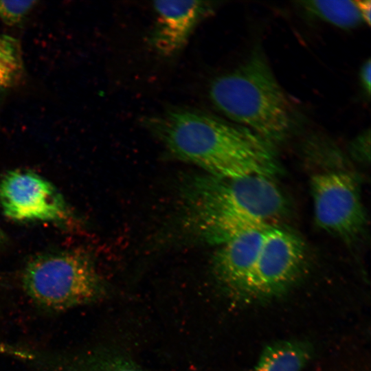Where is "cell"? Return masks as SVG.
<instances>
[{
  "mask_svg": "<svg viewBox=\"0 0 371 371\" xmlns=\"http://www.w3.org/2000/svg\"><path fill=\"white\" fill-rule=\"evenodd\" d=\"M348 151L354 160L361 164H369L370 159V131L369 128L361 132L350 142Z\"/></svg>",
  "mask_w": 371,
  "mask_h": 371,
  "instance_id": "15",
  "label": "cell"
},
{
  "mask_svg": "<svg viewBox=\"0 0 371 371\" xmlns=\"http://www.w3.org/2000/svg\"><path fill=\"white\" fill-rule=\"evenodd\" d=\"M327 166L311 174L310 187L314 216L317 225L345 240L357 238L367 225L360 183L356 175L344 166Z\"/></svg>",
  "mask_w": 371,
  "mask_h": 371,
  "instance_id": "5",
  "label": "cell"
},
{
  "mask_svg": "<svg viewBox=\"0 0 371 371\" xmlns=\"http://www.w3.org/2000/svg\"><path fill=\"white\" fill-rule=\"evenodd\" d=\"M313 355L305 341H280L268 345L251 371H301Z\"/></svg>",
  "mask_w": 371,
  "mask_h": 371,
  "instance_id": "11",
  "label": "cell"
},
{
  "mask_svg": "<svg viewBox=\"0 0 371 371\" xmlns=\"http://www.w3.org/2000/svg\"><path fill=\"white\" fill-rule=\"evenodd\" d=\"M269 227L250 229L218 245L213 256L214 275L223 289L236 300L252 269Z\"/></svg>",
  "mask_w": 371,
  "mask_h": 371,
  "instance_id": "9",
  "label": "cell"
},
{
  "mask_svg": "<svg viewBox=\"0 0 371 371\" xmlns=\"http://www.w3.org/2000/svg\"><path fill=\"white\" fill-rule=\"evenodd\" d=\"M209 95L227 118L273 146L284 141L291 131L290 102L260 48L256 47L233 70L215 78Z\"/></svg>",
  "mask_w": 371,
  "mask_h": 371,
  "instance_id": "3",
  "label": "cell"
},
{
  "mask_svg": "<svg viewBox=\"0 0 371 371\" xmlns=\"http://www.w3.org/2000/svg\"><path fill=\"white\" fill-rule=\"evenodd\" d=\"M1 238V231H0V238Z\"/></svg>",
  "mask_w": 371,
  "mask_h": 371,
  "instance_id": "18",
  "label": "cell"
},
{
  "mask_svg": "<svg viewBox=\"0 0 371 371\" xmlns=\"http://www.w3.org/2000/svg\"><path fill=\"white\" fill-rule=\"evenodd\" d=\"M33 366L39 371H143L123 353L107 348L74 353L39 351Z\"/></svg>",
  "mask_w": 371,
  "mask_h": 371,
  "instance_id": "10",
  "label": "cell"
},
{
  "mask_svg": "<svg viewBox=\"0 0 371 371\" xmlns=\"http://www.w3.org/2000/svg\"><path fill=\"white\" fill-rule=\"evenodd\" d=\"M143 122L173 157L208 175L273 178L281 170L273 144L249 128L214 115L178 108Z\"/></svg>",
  "mask_w": 371,
  "mask_h": 371,
  "instance_id": "1",
  "label": "cell"
},
{
  "mask_svg": "<svg viewBox=\"0 0 371 371\" xmlns=\"http://www.w3.org/2000/svg\"><path fill=\"white\" fill-rule=\"evenodd\" d=\"M205 1H159L153 3L155 21L150 36L153 49L164 57L177 55L196 26L215 11Z\"/></svg>",
  "mask_w": 371,
  "mask_h": 371,
  "instance_id": "8",
  "label": "cell"
},
{
  "mask_svg": "<svg viewBox=\"0 0 371 371\" xmlns=\"http://www.w3.org/2000/svg\"><path fill=\"white\" fill-rule=\"evenodd\" d=\"M370 74H371V60L370 58L366 60L361 65L359 71V78L361 86L365 93L368 97L370 95Z\"/></svg>",
  "mask_w": 371,
  "mask_h": 371,
  "instance_id": "16",
  "label": "cell"
},
{
  "mask_svg": "<svg viewBox=\"0 0 371 371\" xmlns=\"http://www.w3.org/2000/svg\"><path fill=\"white\" fill-rule=\"evenodd\" d=\"M305 256L304 244L295 233L278 225L269 227L236 300L253 302L283 294L299 278Z\"/></svg>",
  "mask_w": 371,
  "mask_h": 371,
  "instance_id": "6",
  "label": "cell"
},
{
  "mask_svg": "<svg viewBox=\"0 0 371 371\" xmlns=\"http://www.w3.org/2000/svg\"><path fill=\"white\" fill-rule=\"evenodd\" d=\"M298 3L309 14L341 29H352L364 23L355 1L314 0Z\"/></svg>",
  "mask_w": 371,
  "mask_h": 371,
  "instance_id": "12",
  "label": "cell"
},
{
  "mask_svg": "<svg viewBox=\"0 0 371 371\" xmlns=\"http://www.w3.org/2000/svg\"><path fill=\"white\" fill-rule=\"evenodd\" d=\"M22 286L37 307L53 313L95 302L105 293L91 260L75 251L33 258L23 272Z\"/></svg>",
  "mask_w": 371,
  "mask_h": 371,
  "instance_id": "4",
  "label": "cell"
},
{
  "mask_svg": "<svg viewBox=\"0 0 371 371\" xmlns=\"http://www.w3.org/2000/svg\"><path fill=\"white\" fill-rule=\"evenodd\" d=\"M355 2L364 23L370 25L371 1L370 0H356Z\"/></svg>",
  "mask_w": 371,
  "mask_h": 371,
  "instance_id": "17",
  "label": "cell"
},
{
  "mask_svg": "<svg viewBox=\"0 0 371 371\" xmlns=\"http://www.w3.org/2000/svg\"><path fill=\"white\" fill-rule=\"evenodd\" d=\"M273 177H195L185 192L188 222L218 245L246 231L278 225L288 201Z\"/></svg>",
  "mask_w": 371,
  "mask_h": 371,
  "instance_id": "2",
  "label": "cell"
},
{
  "mask_svg": "<svg viewBox=\"0 0 371 371\" xmlns=\"http://www.w3.org/2000/svg\"><path fill=\"white\" fill-rule=\"evenodd\" d=\"M3 213L17 221H57L67 214L58 190L38 174L25 170L8 172L0 180Z\"/></svg>",
  "mask_w": 371,
  "mask_h": 371,
  "instance_id": "7",
  "label": "cell"
},
{
  "mask_svg": "<svg viewBox=\"0 0 371 371\" xmlns=\"http://www.w3.org/2000/svg\"><path fill=\"white\" fill-rule=\"evenodd\" d=\"M36 1H0V19L8 25L21 22L33 8Z\"/></svg>",
  "mask_w": 371,
  "mask_h": 371,
  "instance_id": "14",
  "label": "cell"
},
{
  "mask_svg": "<svg viewBox=\"0 0 371 371\" xmlns=\"http://www.w3.org/2000/svg\"><path fill=\"white\" fill-rule=\"evenodd\" d=\"M23 73V60L19 42L0 33V92L14 86Z\"/></svg>",
  "mask_w": 371,
  "mask_h": 371,
  "instance_id": "13",
  "label": "cell"
}]
</instances>
